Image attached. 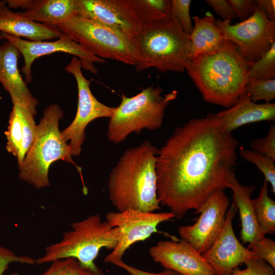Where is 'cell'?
I'll use <instances>...</instances> for the list:
<instances>
[{
    "label": "cell",
    "mask_w": 275,
    "mask_h": 275,
    "mask_svg": "<svg viewBox=\"0 0 275 275\" xmlns=\"http://www.w3.org/2000/svg\"><path fill=\"white\" fill-rule=\"evenodd\" d=\"M158 151L151 142L145 140L126 149L120 157L109 175L107 184L109 199L118 211L160 209L156 193Z\"/></svg>",
    "instance_id": "cell-3"
},
{
    "label": "cell",
    "mask_w": 275,
    "mask_h": 275,
    "mask_svg": "<svg viewBox=\"0 0 275 275\" xmlns=\"http://www.w3.org/2000/svg\"><path fill=\"white\" fill-rule=\"evenodd\" d=\"M173 218L171 212H143L133 209L108 212L106 221L119 229L120 238L117 246L105 257L104 262L114 264L122 260L124 253L131 245L149 238L158 232L159 224Z\"/></svg>",
    "instance_id": "cell-11"
},
{
    "label": "cell",
    "mask_w": 275,
    "mask_h": 275,
    "mask_svg": "<svg viewBox=\"0 0 275 275\" xmlns=\"http://www.w3.org/2000/svg\"><path fill=\"white\" fill-rule=\"evenodd\" d=\"M239 154L246 161L253 163L257 167L263 174L265 180L270 183L272 191L275 194V161L252 150L243 147L240 148Z\"/></svg>",
    "instance_id": "cell-26"
},
{
    "label": "cell",
    "mask_w": 275,
    "mask_h": 275,
    "mask_svg": "<svg viewBox=\"0 0 275 275\" xmlns=\"http://www.w3.org/2000/svg\"><path fill=\"white\" fill-rule=\"evenodd\" d=\"M239 142L209 113L176 128L158 149L156 193L174 218L199 210L215 191L227 188Z\"/></svg>",
    "instance_id": "cell-1"
},
{
    "label": "cell",
    "mask_w": 275,
    "mask_h": 275,
    "mask_svg": "<svg viewBox=\"0 0 275 275\" xmlns=\"http://www.w3.org/2000/svg\"><path fill=\"white\" fill-rule=\"evenodd\" d=\"M71 227L63 233L60 241L47 246L44 255L36 259L35 263L41 265L73 258L94 275H103L94 261L102 249L113 250L117 246L120 238L119 229L102 221L99 214L73 222Z\"/></svg>",
    "instance_id": "cell-4"
},
{
    "label": "cell",
    "mask_w": 275,
    "mask_h": 275,
    "mask_svg": "<svg viewBox=\"0 0 275 275\" xmlns=\"http://www.w3.org/2000/svg\"><path fill=\"white\" fill-rule=\"evenodd\" d=\"M153 260L182 275H215L203 257L183 239L161 240L149 249Z\"/></svg>",
    "instance_id": "cell-16"
},
{
    "label": "cell",
    "mask_w": 275,
    "mask_h": 275,
    "mask_svg": "<svg viewBox=\"0 0 275 275\" xmlns=\"http://www.w3.org/2000/svg\"><path fill=\"white\" fill-rule=\"evenodd\" d=\"M252 64L226 40L215 51L188 59L185 70L205 101L228 109L244 95Z\"/></svg>",
    "instance_id": "cell-2"
},
{
    "label": "cell",
    "mask_w": 275,
    "mask_h": 275,
    "mask_svg": "<svg viewBox=\"0 0 275 275\" xmlns=\"http://www.w3.org/2000/svg\"><path fill=\"white\" fill-rule=\"evenodd\" d=\"M0 31L32 41L58 39L62 34L56 26L32 21L11 11L0 16Z\"/></svg>",
    "instance_id": "cell-22"
},
{
    "label": "cell",
    "mask_w": 275,
    "mask_h": 275,
    "mask_svg": "<svg viewBox=\"0 0 275 275\" xmlns=\"http://www.w3.org/2000/svg\"><path fill=\"white\" fill-rule=\"evenodd\" d=\"M250 78L270 80L275 77V42L260 59L249 68Z\"/></svg>",
    "instance_id": "cell-27"
},
{
    "label": "cell",
    "mask_w": 275,
    "mask_h": 275,
    "mask_svg": "<svg viewBox=\"0 0 275 275\" xmlns=\"http://www.w3.org/2000/svg\"><path fill=\"white\" fill-rule=\"evenodd\" d=\"M195 25L190 35V48L188 59L218 50L226 40L215 23L213 15L207 12L205 17H193Z\"/></svg>",
    "instance_id": "cell-23"
},
{
    "label": "cell",
    "mask_w": 275,
    "mask_h": 275,
    "mask_svg": "<svg viewBox=\"0 0 275 275\" xmlns=\"http://www.w3.org/2000/svg\"><path fill=\"white\" fill-rule=\"evenodd\" d=\"M41 275H94L73 258L57 259Z\"/></svg>",
    "instance_id": "cell-29"
},
{
    "label": "cell",
    "mask_w": 275,
    "mask_h": 275,
    "mask_svg": "<svg viewBox=\"0 0 275 275\" xmlns=\"http://www.w3.org/2000/svg\"><path fill=\"white\" fill-rule=\"evenodd\" d=\"M81 63L78 58L73 57L65 70L74 77L78 89V103L76 115L72 123L61 131L65 142L68 144L72 156H79L85 139V129L93 120L99 118H110L115 107H110L99 101L90 89L91 81L81 71Z\"/></svg>",
    "instance_id": "cell-10"
},
{
    "label": "cell",
    "mask_w": 275,
    "mask_h": 275,
    "mask_svg": "<svg viewBox=\"0 0 275 275\" xmlns=\"http://www.w3.org/2000/svg\"><path fill=\"white\" fill-rule=\"evenodd\" d=\"M240 21H243L250 17L257 9L255 0H228Z\"/></svg>",
    "instance_id": "cell-35"
},
{
    "label": "cell",
    "mask_w": 275,
    "mask_h": 275,
    "mask_svg": "<svg viewBox=\"0 0 275 275\" xmlns=\"http://www.w3.org/2000/svg\"><path fill=\"white\" fill-rule=\"evenodd\" d=\"M237 211L232 202L220 233L210 248L202 254L215 275H228L238 266L255 256L236 238L233 219Z\"/></svg>",
    "instance_id": "cell-15"
},
{
    "label": "cell",
    "mask_w": 275,
    "mask_h": 275,
    "mask_svg": "<svg viewBox=\"0 0 275 275\" xmlns=\"http://www.w3.org/2000/svg\"><path fill=\"white\" fill-rule=\"evenodd\" d=\"M12 8L25 10L19 12L32 21L55 26L78 13L76 0H9L5 2Z\"/></svg>",
    "instance_id": "cell-18"
},
{
    "label": "cell",
    "mask_w": 275,
    "mask_h": 275,
    "mask_svg": "<svg viewBox=\"0 0 275 275\" xmlns=\"http://www.w3.org/2000/svg\"><path fill=\"white\" fill-rule=\"evenodd\" d=\"M113 264L123 268L130 275H182L176 271L167 268L158 273L150 272L129 265L123 260L118 261Z\"/></svg>",
    "instance_id": "cell-37"
},
{
    "label": "cell",
    "mask_w": 275,
    "mask_h": 275,
    "mask_svg": "<svg viewBox=\"0 0 275 275\" xmlns=\"http://www.w3.org/2000/svg\"><path fill=\"white\" fill-rule=\"evenodd\" d=\"M143 25L171 18L172 0H128Z\"/></svg>",
    "instance_id": "cell-24"
},
{
    "label": "cell",
    "mask_w": 275,
    "mask_h": 275,
    "mask_svg": "<svg viewBox=\"0 0 275 275\" xmlns=\"http://www.w3.org/2000/svg\"><path fill=\"white\" fill-rule=\"evenodd\" d=\"M20 55L16 47L8 41L0 45V82L13 104L25 106L36 113L38 101L31 94L18 69Z\"/></svg>",
    "instance_id": "cell-17"
},
{
    "label": "cell",
    "mask_w": 275,
    "mask_h": 275,
    "mask_svg": "<svg viewBox=\"0 0 275 275\" xmlns=\"http://www.w3.org/2000/svg\"><path fill=\"white\" fill-rule=\"evenodd\" d=\"M63 114L57 104L45 109L37 125L34 141L23 160L18 164L19 178L37 188L49 186V168L60 159L73 164L81 174V169L72 160L69 145L59 130V122Z\"/></svg>",
    "instance_id": "cell-6"
},
{
    "label": "cell",
    "mask_w": 275,
    "mask_h": 275,
    "mask_svg": "<svg viewBox=\"0 0 275 275\" xmlns=\"http://www.w3.org/2000/svg\"><path fill=\"white\" fill-rule=\"evenodd\" d=\"M213 116L225 131L232 132L235 129L249 123L275 120L274 103L258 104L243 95L231 107Z\"/></svg>",
    "instance_id": "cell-19"
},
{
    "label": "cell",
    "mask_w": 275,
    "mask_h": 275,
    "mask_svg": "<svg viewBox=\"0 0 275 275\" xmlns=\"http://www.w3.org/2000/svg\"><path fill=\"white\" fill-rule=\"evenodd\" d=\"M244 264L245 269L238 267L228 275H275L274 269L262 259L254 257Z\"/></svg>",
    "instance_id": "cell-33"
},
{
    "label": "cell",
    "mask_w": 275,
    "mask_h": 275,
    "mask_svg": "<svg viewBox=\"0 0 275 275\" xmlns=\"http://www.w3.org/2000/svg\"><path fill=\"white\" fill-rule=\"evenodd\" d=\"M163 92L159 86H151L131 97L122 94L120 104L109 118L108 140L118 144L131 133L138 134L143 129L152 131L161 128L165 110L178 94L176 90L162 95Z\"/></svg>",
    "instance_id": "cell-7"
},
{
    "label": "cell",
    "mask_w": 275,
    "mask_h": 275,
    "mask_svg": "<svg viewBox=\"0 0 275 275\" xmlns=\"http://www.w3.org/2000/svg\"><path fill=\"white\" fill-rule=\"evenodd\" d=\"M13 262L33 265L35 260L27 256H17L9 249L0 245V275H5L9 264ZM9 275L18 274L14 273Z\"/></svg>",
    "instance_id": "cell-34"
},
{
    "label": "cell",
    "mask_w": 275,
    "mask_h": 275,
    "mask_svg": "<svg viewBox=\"0 0 275 275\" xmlns=\"http://www.w3.org/2000/svg\"><path fill=\"white\" fill-rule=\"evenodd\" d=\"M227 188L233 191L232 202L239 213L241 226L240 238L242 243H250L264 236L260 232L251 198L255 186L240 184L233 170L228 178Z\"/></svg>",
    "instance_id": "cell-21"
},
{
    "label": "cell",
    "mask_w": 275,
    "mask_h": 275,
    "mask_svg": "<svg viewBox=\"0 0 275 275\" xmlns=\"http://www.w3.org/2000/svg\"><path fill=\"white\" fill-rule=\"evenodd\" d=\"M256 258L262 259L275 269V242L265 236L249 243L247 248Z\"/></svg>",
    "instance_id": "cell-31"
},
{
    "label": "cell",
    "mask_w": 275,
    "mask_h": 275,
    "mask_svg": "<svg viewBox=\"0 0 275 275\" xmlns=\"http://www.w3.org/2000/svg\"><path fill=\"white\" fill-rule=\"evenodd\" d=\"M215 23L224 38L235 44L242 57L253 63L275 42V21L257 8L247 19L231 24V20L217 19Z\"/></svg>",
    "instance_id": "cell-9"
},
{
    "label": "cell",
    "mask_w": 275,
    "mask_h": 275,
    "mask_svg": "<svg viewBox=\"0 0 275 275\" xmlns=\"http://www.w3.org/2000/svg\"><path fill=\"white\" fill-rule=\"evenodd\" d=\"M205 2L212 7L216 14L223 20L235 19L236 16L231 5L226 0H206Z\"/></svg>",
    "instance_id": "cell-36"
},
{
    "label": "cell",
    "mask_w": 275,
    "mask_h": 275,
    "mask_svg": "<svg viewBox=\"0 0 275 275\" xmlns=\"http://www.w3.org/2000/svg\"><path fill=\"white\" fill-rule=\"evenodd\" d=\"M0 39H5L19 50L24 59V66L21 70L25 76L26 84L32 82V66L38 58L57 52H62L73 55L79 59L82 68L96 74L98 70L94 63H106L107 61L98 57L84 48L66 35H62L53 41H32L26 40L3 32L0 33Z\"/></svg>",
    "instance_id": "cell-12"
},
{
    "label": "cell",
    "mask_w": 275,
    "mask_h": 275,
    "mask_svg": "<svg viewBox=\"0 0 275 275\" xmlns=\"http://www.w3.org/2000/svg\"><path fill=\"white\" fill-rule=\"evenodd\" d=\"M250 146L252 150L275 161V125H271L267 135L253 140Z\"/></svg>",
    "instance_id": "cell-32"
},
{
    "label": "cell",
    "mask_w": 275,
    "mask_h": 275,
    "mask_svg": "<svg viewBox=\"0 0 275 275\" xmlns=\"http://www.w3.org/2000/svg\"><path fill=\"white\" fill-rule=\"evenodd\" d=\"M268 184L264 180L259 196L252 199L260 232L262 236L275 232V202L268 196Z\"/></svg>",
    "instance_id": "cell-25"
},
{
    "label": "cell",
    "mask_w": 275,
    "mask_h": 275,
    "mask_svg": "<svg viewBox=\"0 0 275 275\" xmlns=\"http://www.w3.org/2000/svg\"><path fill=\"white\" fill-rule=\"evenodd\" d=\"M257 8L261 10L267 17L275 21V1L255 0Z\"/></svg>",
    "instance_id": "cell-38"
},
{
    "label": "cell",
    "mask_w": 275,
    "mask_h": 275,
    "mask_svg": "<svg viewBox=\"0 0 275 275\" xmlns=\"http://www.w3.org/2000/svg\"><path fill=\"white\" fill-rule=\"evenodd\" d=\"M6 3L2 2H0V16L3 15L10 11V10L8 7L6 5Z\"/></svg>",
    "instance_id": "cell-39"
},
{
    "label": "cell",
    "mask_w": 275,
    "mask_h": 275,
    "mask_svg": "<svg viewBox=\"0 0 275 275\" xmlns=\"http://www.w3.org/2000/svg\"><path fill=\"white\" fill-rule=\"evenodd\" d=\"M76 15L109 28L134 42L143 24L128 0H76Z\"/></svg>",
    "instance_id": "cell-14"
},
{
    "label": "cell",
    "mask_w": 275,
    "mask_h": 275,
    "mask_svg": "<svg viewBox=\"0 0 275 275\" xmlns=\"http://www.w3.org/2000/svg\"><path fill=\"white\" fill-rule=\"evenodd\" d=\"M138 72L154 68L162 72H184L190 48V36L171 18L143 25L134 42Z\"/></svg>",
    "instance_id": "cell-5"
},
{
    "label": "cell",
    "mask_w": 275,
    "mask_h": 275,
    "mask_svg": "<svg viewBox=\"0 0 275 275\" xmlns=\"http://www.w3.org/2000/svg\"><path fill=\"white\" fill-rule=\"evenodd\" d=\"M55 26L88 51L100 58L134 66L139 60L133 41L92 20L76 15Z\"/></svg>",
    "instance_id": "cell-8"
},
{
    "label": "cell",
    "mask_w": 275,
    "mask_h": 275,
    "mask_svg": "<svg viewBox=\"0 0 275 275\" xmlns=\"http://www.w3.org/2000/svg\"><path fill=\"white\" fill-rule=\"evenodd\" d=\"M190 0H172L171 18L177 22L183 32L191 35L194 26L189 14Z\"/></svg>",
    "instance_id": "cell-30"
},
{
    "label": "cell",
    "mask_w": 275,
    "mask_h": 275,
    "mask_svg": "<svg viewBox=\"0 0 275 275\" xmlns=\"http://www.w3.org/2000/svg\"><path fill=\"white\" fill-rule=\"evenodd\" d=\"M36 114L29 108L18 104H13L10 114L9 126L5 132L6 149L17 157L18 164L23 160L34 141L37 127Z\"/></svg>",
    "instance_id": "cell-20"
},
{
    "label": "cell",
    "mask_w": 275,
    "mask_h": 275,
    "mask_svg": "<svg viewBox=\"0 0 275 275\" xmlns=\"http://www.w3.org/2000/svg\"><path fill=\"white\" fill-rule=\"evenodd\" d=\"M229 205V199L224 190L215 191L196 212L200 215L195 223L178 227L179 235L203 254L222 230Z\"/></svg>",
    "instance_id": "cell-13"
},
{
    "label": "cell",
    "mask_w": 275,
    "mask_h": 275,
    "mask_svg": "<svg viewBox=\"0 0 275 275\" xmlns=\"http://www.w3.org/2000/svg\"><path fill=\"white\" fill-rule=\"evenodd\" d=\"M244 94L248 96L253 102L261 100L270 102L275 98V79L250 78L245 87Z\"/></svg>",
    "instance_id": "cell-28"
}]
</instances>
